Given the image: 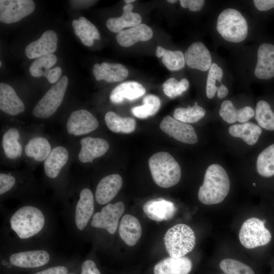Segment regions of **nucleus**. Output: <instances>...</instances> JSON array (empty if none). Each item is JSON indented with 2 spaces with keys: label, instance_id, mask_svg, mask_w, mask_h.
Wrapping results in <instances>:
<instances>
[{
  "label": "nucleus",
  "instance_id": "nucleus-41",
  "mask_svg": "<svg viewBox=\"0 0 274 274\" xmlns=\"http://www.w3.org/2000/svg\"><path fill=\"white\" fill-rule=\"evenodd\" d=\"M189 86V81L186 78L178 81L175 78H170L162 85L164 93L170 98L181 95L188 89Z\"/></svg>",
  "mask_w": 274,
  "mask_h": 274
},
{
  "label": "nucleus",
  "instance_id": "nucleus-14",
  "mask_svg": "<svg viewBox=\"0 0 274 274\" xmlns=\"http://www.w3.org/2000/svg\"><path fill=\"white\" fill-rule=\"evenodd\" d=\"M57 61L54 54L37 58L30 64L29 70L33 77H45L50 83H56L60 79L62 70L59 66L51 68Z\"/></svg>",
  "mask_w": 274,
  "mask_h": 274
},
{
  "label": "nucleus",
  "instance_id": "nucleus-23",
  "mask_svg": "<svg viewBox=\"0 0 274 274\" xmlns=\"http://www.w3.org/2000/svg\"><path fill=\"white\" fill-rule=\"evenodd\" d=\"M0 109L11 116L17 115L25 110L24 103L13 88L4 83L0 84Z\"/></svg>",
  "mask_w": 274,
  "mask_h": 274
},
{
  "label": "nucleus",
  "instance_id": "nucleus-44",
  "mask_svg": "<svg viewBox=\"0 0 274 274\" xmlns=\"http://www.w3.org/2000/svg\"><path fill=\"white\" fill-rule=\"evenodd\" d=\"M16 182L15 176L6 173L0 174V195H6L13 187Z\"/></svg>",
  "mask_w": 274,
  "mask_h": 274
},
{
  "label": "nucleus",
  "instance_id": "nucleus-28",
  "mask_svg": "<svg viewBox=\"0 0 274 274\" xmlns=\"http://www.w3.org/2000/svg\"><path fill=\"white\" fill-rule=\"evenodd\" d=\"M133 8L132 4L124 5L121 16L108 19L106 22L107 28L112 32L119 33L124 28H130L141 24L142 17L139 13L132 11Z\"/></svg>",
  "mask_w": 274,
  "mask_h": 274
},
{
  "label": "nucleus",
  "instance_id": "nucleus-6",
  "mask_svg": "<svg viewBox=\"0 0 274 274\" xmlns=\"http://www.w3.org/2000/svg\"><path fill=\"white\" fill-rule=\"evenodd\" d=\"M195 235L188 225L180 223L169 228L164 236L166 251L170 257H183L191 252L195 245Z\"/></svg>",
  "mask_w": 274,
  "mask_h": 274
},
{
  "label": "nucleus",
  "instance_id": "nucleus-3",
  "mask_svg": "<svg viewBox=\"0 0 274 274\" xmlns=\"http://www.w3.org/2000/svg\"><path fill=\"white\" fill-rule=\"evenodd\" d=\"M230 180L226 170L220 165L213 164L206 171L198 197L203 204H218L225 199L230 190Z\"/></svg>",
  "mask_w": 274,
  "mask_h": 274
},
{
  "label": "nucleus",
  "instance_id": "nucleus-34",
  "mask_svg": "<svg viewBox=\"0 0 274 274\" xmlns=\"http://www.w3.org/2000/svg\"><path fill=\"white\" fill-rule=\"evenodd\" d=\"M156 55L158 58L162 57V63L169 71H179L185 66L184 54L181 51H171L158 46L156 48Z\"/></svg>",
  "mask_w": 274,
  "mask_h": 274
},
{
  "label": "nucleus",
  "instance_id": "nucleus-7",
  "mask_svg": "<svg viewBox=\"0 0 274 274\" xmlns=\"http://www.w3.org/2000/svg\"><path fill=\"white\" fill-rule=\"evenodd\" d=\"M217 30L224 40L239 43L247 37L248 27L242 14L235 9L229 8L223 10L219 15Z\"/></svg>",
  "mask_w": 274,
  "mask_h": 274
},
{
  "label": "nucleus",
  "instance_id": "nucleus-43",
  "mask_svg": "<svg viewBox=\"0 0 274 274\" xmlns=\"http://www.w3.org/2000/svg\"><path fill=\"white\" fill-rule=\"evenodd\" d=\"M223 75L222 69L216 63H213L209 70L206 84V94L209 98H212L219 90L220 86H217L216 82L217 80L221 83Z\"/></svg>",
  "mask_w": 274,
  "mask_h": 274
},
{
  "label": "nucleus",
  "instance_id": "nucleus-30",
  "mask_svg": "<svg viewBox=\"0 0 274 274\" xmlns=\"http://www.w3.org/2000/svg\"><path fill=\"white\" fill-rule=\"evenodd\" d=\"M72 26L75 35L85 46L90 47L93 45L94 40H100V33L90 21L83 16L72 21Z\"/></svg>",
  "mask_w": 274,
  "mask_h": 274
},
{
  "label": "nucleus",
  "instance_id": "nucleus-11",
  "mask_svg": "<svg viewBox=\"0 0 274 274\" xmlns=\"http://www.w3.org/2000/svg\"><path fill=\"white\" fill-rule=\"evenodd\" d=\"M35 8L32 0H1L0 21L11 24L31 14Z\"/></svg>",
  "mask_w": 274,
  "mask_h": 274
},
{
  "label": "nucleus",
  "instance_id": "nucleus-2",
  "mask_svg": "<svg viewBox=\"0 0 274 274\" xmlns=\"http://www.w3.org/2000/svg\"><path fill=\"white\" fill-rule=\"evenodd\" d=\"M60 259L49 246L1 248V274H29Z\"/></svg>",
  "mask_w": 274,
  "mask_h": 274
},
{
  "label": "nucleus",
  "instance_id": "nucleus-25",
  "mask_svg": "<svg viewBox=\"0 0 274 274\" xmlns=\"http://www.w3.org/2000/svg\"><path fill=\"white\" fill-rule=\"evenodd\" d=\"M191 260L187 257H169L158 262L154 267V274H189L192 269Z\"/></svg>",
  "mask_w": 274,
  "mask_h": 274
},
{
  "label": "nucleus",
  "instance_id": "nucleus-12",
  "mask_svg": "<svg viewBox=\"0 0 274 274\" xmlns=\"http://www.w3.org/2000/svg\"><path fill=\"white\" fill-rule=\"evenodd\" d=\"M160 129L175 140L188 144L197 143L198 138L194 128L190 124L179 121L169 116L163 118Z\"/></svg>",
  "mask_w": 274,
  "mask_h": 274
},
{
  "label": "nucleus",
  "instance_id": "nucleus-49",
  "mask_svg": "<svg viewBox=\"0 0 274 274\" xmlns=\"http://www.w3.org/2000/svg\"><path fill=\"white\" fill-rule=\"evenodd\" d=\"M80 264V262L79 264L75 269H74L72 271H71L67 274H79Z\"/></svg>",
  "mask_w": 274,
  "mask_h": 274
},
{
  "label": "nucleus",
  "instance_id": "nucleus-50",
  "mask_svg": "<svg viewBox=\"0 0 274 274\" xmlns=\"http://www.w3.org/2000/svg\"><path fill=\"white\" fill-rule=\"evenodd\" d=\"M135 1L134 0H125L124 1V2L126 4H131V3L134 2Z\"/></svg>",
  "mask_w": 274,
  "mask_h": 274
},
{
  "label": "nucleus",
  "instance_id": "nucleus-17",
  "mask_svg": "<svg viewBox=\"0 0 274 274\" xmlns=\"http://www.w3.org/2000/svg\"><path fill=\"white\" fill-rule=\"evenodd\" d=\"M185 63L190 68L206 72L212 65L210 51L202 42L192 43L184 54Z\"/></svg>",
  "mask_w": 274,
  "mask_h": 274
},
{
  "label": "nucleus",
  "instance_id": "nucleus-19",
  "mask_svg": "<svg viewBox=\"0 0 274 274\" xmlns=\"http://www.w3.org/2000/svg\"><path fill=\"white\" fill-rule=\"evenodd\" d=\"M254 74L260 79H269L274 77V45L261 44L257 51V62Z\"/></svg>",
  "mask_w": 274,
  "mask_h": 274
},
{
  "label": "nucleus",
  "instance_id": "nucleus-29",
  "mask_svg": "<svg viewBox=\"0 0 274 274\" xmlns=\"http://www.w3.org/2000/svg\"><path fill=\"white\" fill-rule=\"evenodd\" d=\"M219 113L225 121L230 124L236 121L245 123L251 119L255 114L254 110L251 107L246 106L236 109L232 102L229 100L223 101Z\"/></svg>",
  "mask_w": 274,
  "mask_h": 274
},
{
  "label": "nucleus",
  "instance_id": "nucleus-10",
  "mask_svg": "<svg viewBox=\"0 0 274 274\" xmlns=\"http://www.w3.org/2000/svg\"><path fill=\"white\" fill-rule=\"evenodd\" d=\"M68 84V78L61 77L39 101L32 110L33 115L39 118L52 116L61 104Z\"/></svg>",
  "mask_w": 274,
  "mask_h": 274
},
{
  "label": "nucleus",
  "instance_id": "nucleus-27",
  "mask_svg": "<svg viewBox=\"0 0 274 274\" xmlns=\"http://www.w3.org/2000/svg\"><path fill=\"white\" fill-rule=\"evenodd\" d=\"M118 232L121 239L129 246H134L142 235V228L139 220L134 216L126 214L121 218Z\"/></svg>",
  "mask_w": 274,
  "mask_h": 274
},
{
  "label": "nucleus",
  "instance_id": "nucleus-51",
  "mask_svg": "<svg viewBox=\"0 0 274 274\" xmlns=\"http://www.w3.org/2000/svg\"><path fill=\"white\" fill-rule=\"evenodd\" d=\"M167 1L168 3H172V4L175 3H176L177 2V1H176V0H168Z\"/></svg>",
  "mask_w": 274,
  "mask_h": 274
},
{
  "label": "nucleus",
  "instance_id": "nucleus-35",
  "mask_svg": "<svg viewBox=\"0 0 274 274\" xmlns=\"http://www.w3.org/2000/svg\"><path fill=\"white\" fill-rule=\"evenodd\" d=\"M19 134L15 127L9 129L4 134L2 146L6 157L15 159L19 158L22 154V147L18 140Z\"/></svg>",
  "mask_w": 274,
  "mask_h": 274
},
{
  "label": "nucleus",
  "instance_id": "nucleus-18",
  "mask_svg": "<svg viewBox=\"0 0 274 274\" xmlns=\"http://www.w3.org/2000/svg\"><path fill=\"white\" fill-rule=\"evenodd\" d=\"M143 210L149 219L157 222L172 219L177 210L173 202L163 198L152 199L147 201L144 204Z\"/></svg>",
  "mask_w": 274,
  "mask_h": 274
},
{
  "label": "nucleus",
  "instance_id": "nucleus-24",
  "mask_svg": "<svg viewBox=\"0 0 274 274\" xmlns=\"http://www.w3.org/2000/svg\"><path fill=\"white\" fill-rule=\"evenodd\" d=\"M153 35V31L149 26L141 23L122 30L118 33L116 39L120 46L128 47L139 41H147L152 38Z\"/></svg>",
  "mask_w": 274,
  "mask_h": 274
},
{
  "label": "nucleus",
  "instance_id": "nucleus-38",
  "mask_svg": "<svg viewBox=\"0 0 274 274\" xmlns=\"http://www.w3.org/2000/svg\"><path fill=\"white\" fill-rule=\"evenodd\" d=\"M206 114L205 110L195 102L192 107L178 108L174 112L175 119L185 123H195L203 118Z\"/></svg>",
  "mask_w": 274,
  "mask_h": 274
},
{
  "label": "nucleus",
  "instance_id": "nucleus-36",
  "mask_svg": "<svg viewBox=\"0 0 274 274\" xmlns=\"http://www.w3.org/2000/svg\"><path fill=\"white\" fill-rule=\"evenodd\" d=\"M256 168L261 176L270 177L274 175V144L259 154L257 159Z\"/></svg>",
  "mask_w": 274,
  "mask_h": 274
},
{
  "label": "nucleus",
  "instance_id": "nucleus-21",
  "mask_svg": "<svg viewBox=\"0 0 274 274\" xmlns=\"http://www.w3.org/2000/svg\"><path fill=\"white\" fill-rule=\"evenodd\" d=\"M92 72L97 81L108 83L121 82L127 78L129 72L126 66L120 63L102 62L95 63Z\"/></svg>",
  "mask_w": 274,
  "mask_h": 274
},
{
  "label": "nucleus",
  "instance_id": "nucleus-9",
  "mask_svg": "<svg viewBox=\"0 0 274 274\" xmlns=\"http://www.w3.org/2000/svg\"><path fill=\"white\" fill-rule=\"evenodd\" d=\"M266 220L252 217L246 220L239 232V239L247 249H253L268 244L271 240V232L265 225Z\"/></svg>",
  "mask_w": 274,
  "mask_h": 274
},
{
  "label": "nucleus",
  "instance_id": "nucleus-39",
  "mask_svg": "<svg viewBox=\"0 0 274 274\" xmlns=\"http://www.w3.org/2000/svg\"><path fill=\"white\" fill-rule=\"evenodd\" d=\"M80 263L78 259L59 260L29 274H67Z\"/></svg>",
  "mask_w": 274,
  "mask_h": 274
},
{
  "label": "nucleus",
  "instance_id": "nucleus-5",
  "mask_svg": "<svg viewBox=\"0 0 274 274\" xmlns=\"http://www.w3.org/2000/svg\"><path fill=\"white\" fill-rule=\"evenodd\" d=\"M94 198L91 190L82 188L77 199L67 210H65L68 222L74 232L80 236L87 231L94 214Z\"/></svg>",
  "mask_w": 274,
  "mask_h": 274
},
{
  "label": "nucleus",
  "instance_id": "nucleus-48",
  "mask_svg": "<svg viewBox=\"0 0 274 274\" xmlns=\"http://www.w3.org/2000/svg\"><path fill=\"white\" fill-rule=\"evenodd\" d=\"M228 93V89L227 87L223 84H221L220 85V88L218 91H217V96L219 98H223L225 97Z\"/></svg>",
  "mask_w": 274,
  "mask_h": 274
},
{
  "label": "nucleus",
  "instance_id": "nucleus-53",
  "mask_svg": "<svg viewBox=\"0 0 274 274\" xmlns=\"http://www.w3.org/2000/svg\"><path fill=\"white\" fill-rule=\"evenodd\" d=\"M221 274H225V273H221Z\"/></svg>",
  "mask_w": 274,
  "mask_h": 274
},
{
  "label": "nucleus",
  "instance_id": "nucleus-4",
  "mask_svg": "<svg viewBox=\"0 0 274 274\" xmlns=\"http://www.w3.org/2000/svg\"><path fill=\"white\" fill-rule=\"evenodd\" d=\"M149 166L154 182L162 188L176 185L181 176L180 166L168 152H159L150 157Z\"/></svg>",
  "mask_w": 274,
  "mask_h": 274
},
{
  "label": "nucleus",
  "instance_id": "nucleus-33",
  "mask_svg": "<svg viewBox=\"0 0 274 274\" xmlns=\"http://www.w3.org/2000/svg\"><path fill=\"white\" fill-rule=\"evenodd\" d=\"M25 153L37 161L46 159L51 151L48 141L43 137H35L30 139L25 146Z\"/></svg>",
  "mask_w": 274,
  "mask_h": 274
},
{
  "label": "nucleus",
  "instance_id": "nucleus-47",
  "mask_svg": "<svg viewBox=\"0 0 274 274\" xmlns=\"http://www.w3.org/2000/svg\"><path fill=\"white\" fill-rule=\"evenodd\" d=\"M253 2L259 11H267L274 8V0H254Z\"/></svg>",
  "mask_w": 274,
  "mask_h": 274
},
{
  "label": "nucleus",
  "instance_id": "nucleus-40",
  "mask_svg": "<svg viewBox=\"0 0 274 274\" xmlns=\"http://www.w3.org/2000/svg\"><path fill=\"white\" fill-rule=\"evenodd\" d=\"M255 119L261 127L268 130H274V113L266 101L260 100L257 102Z\"/></svg>",
  "mask_w": 274,
  "mask_h": 274
},
{
  "label": "nucleus",
  "instance_id": "nucleus-1",
  "mask_svg": "<svg viewBox=\"0 0 274 274\" xmlns=\"http://www.w3.org/2000/svg\"><path fill=\"white\" fill-rule=\"evenodd\" d=\"M52 229L48 210L35 204H23L6 215L1 232V248L49 246Z\"/></svg>",
  "mask_w": 274,
  "mask_h": 274
},
{
  "label": "nucleus",
  "instance_id": "nucleus-15",
  "mask_svg": "<svg viewBox=\"0 0 274 274\" xmlns=\"http://www.w3.org/2000/svg\"><path fill=\"white\" fill-rule=\"evenodd\" d=\"M58 37L52 30L45 31L41 37L27 45L25 53L29 59H36L42 56L53 54L57 47Z\"/></svg>",
  "mask_w": 274,
  "mask_h": 274
},
{
  "label": "nucleus",
  "instance_id": "nucleus-13",
  "mask_svg": "<svg viewBox=\"0 0 274 274\" xmlns=\"http://www.w3.org/2000/svg\"><path fill=\"white\" fill-rule=\"evenodd\" d=\"M98 125L97 120L90 112L78 110L71 114L66 123V129L71 134L81 135L94 131Z\"/></svg>",
  "mask_w": 274,
  "mask_h": 274
},
{
  "label": "nucleus",
  "instance_id": "nucleus-37",
  "mask_svg": "<svg viewBox=\"0 0 274 274\" xmlns=\"http://www.w3.org/2000/svg\"><path fill=\"white\" fill-rule=\"evenodd\" d=\"M143 105L131 108L132 114L136 117L147 118L155 114L161 105L159 98L153 94L146 95L143 100Z\"/></svg>",
  "mask_w": 274,
  "mask_h": 274
},
{
  "label": "nucleus",
  "instance_id": "nucleus-42",
  "mask_svg": "<svg viewBox=\"0 0 274 274\" xmlns=\"http://www.w3.org/2000/svg\"><path fill=\"white\" fill-rule=\"evenodd\" d=\"M219 266L225 274H255L249 265L233 259H223Z\"/></svg>",
  "mask_w": 274,
  "mask_h": 274
},
{
  "label": "nucleus",
  "instance_id": "nucleus-52",
  "mask_svg": "<svg viewBox=\"0 0 274 274\" xmlns=\"http://www.w3.org/2000/svg\"><path fill=\"white\" fill-rule=\"evenodd\" d=\"M2 61H0V66H2Z\"/></svg>",
  "mask_w": 274,
  "mask_h": 274
},
{
  "label": "nucleus",
  "instance_id": "nucleus-26",
  "mask_svg": "<svg viewBox=\"0 0 274 274\" xmlns=\"http://www.w3.org/2000/svg\"><path fill=\"white\" fill-rule=\"evenodd\" d=\"M69 154L62 146H57L51 151L44 161V168L46 176L51 180L57 179L61 170L67 162Z\"/></svg>",
  "mask_w": 274,
  "mask_h": 274
},
{
  "label": "nucleus",
  "instance_id": "nucleus-46",
  "mask_svg": "<svg viewBox=\"0 0 274 274\" xmlns=\"http://www.w3.org/2000/svg\"><path fill=\"white\" fill-rule=\"evenodd\" d=\"M179 2L182 7L188 8L193 12L201 10L205 3L204 0H181Z\"/></svg>",
  "mask_w": 274,
  "mask_h": 274
},
{
  "label": "nucleus",
  "instance_id": "nucleus-20",
  "mask_svg": "<svg viewBox=\"0 0 274 274\" xmlns=\"http://www.w3.org/2000/svg\"><path fill=\"white\" fill-rule=\"evenodd\" d=\"M80 143L81 148L78 158L83 163L92 162L94 159L104 155L109 148L108 142L99 138L85 137L80 140Z\"/></svg>",
  "mask_w": 274,
  "mask_h": 274
},
{
  "label": "nucleus",
  "instance_id": "nucleus-16",
  "mask_svg": "<svg viewBox=\"0 0 274 274\" xmlns=\"http://www.w3.org/2000/svg\"><path fill=\"white\" fill-rule=\"evenodd\" d=\"M123 184L121 177L116 174L103 177L98 183L95 191V199L100 205H106L116 196Z\"/></svg>",
  "mask_w": 274,
  "mask_h": 274
},
{
  "label": "nucleus",
  "instance_id": "nucleus-22",
  "mask_svg": "<svg viewBox=\"0 0 274 274\" xmlns=\"http://www.w3.org/2000/svg\"><path fill=\"white\" fill-rule=\"evenodd\" d=\"M145 87L136 81H129L116 86L111 92L110 99L114 104H120L125 99L133 100L144 95Z\"/></svg>",
  "mask_w": 274,
  "mask_h": 274
},
{
  "label": "nucleus",
  "instance_id": "nucleus-31",
  "mask_svg": "<svg viewBox=\"0 0 274 274\" xmlns=\"http://www.w3.org/2000/svg\"><path fill=\"white\" fill-rule=\"evenodd\" d=\"M228 131L231 135L241 138L247 144L253 145L258 141L262 130L259 126L254 123L245 122L230 126Z\"/></svg>",
  "mask_w": 274,
  "mask_h": 274
},
{
  "label": "nucleus",
  "instance_id": "nucleus-8",
  "mask_svg": "<svg viewBox=\"0 0 274 274\" xmlns=\"http://www.w3.org/2000/svg\"><path fill=\"white\" fill-rule=\"evenodd\" d=\"M124 210V204L122 201L105 205L100 210L94 213L87 231L90 229V231L106 232L109 235L114 234Z\"/></svg>",
  "mask_w": 274,
  "mask_h": 274
},
{
  "label": "nucleus",
  "instance_id": "nucleus-32",
  "mask_svg": "<svg viewBox=\"0 0 274 274\" xmlns=\"http://www.w3.org/2000/svg\"><path fill=\"white\" fill-rule=\"evenodd\" d=\"M108 128L115 133H130L136 126L135 120L131 117H122L114 112L109 111L105 116Z\"/></svg>",
  "mask_w": 274,
  "mask_h": 274
},
{
  "label": "nucleus",
  "instance_id": "nucleus-45",
  "mask_svg": "<svg viewBox=\"0 0 274 274\" xmlns=\"http://www.w3.org/2000/svg\"><path fill=\"white\" fill-rule=\"evenodd\" d=\"M79 274H101V272L95 261L87 258L80 263Z\"/></svg>",
  "mask_w": 274,
  "mask_h": 274
}]
</instances>
